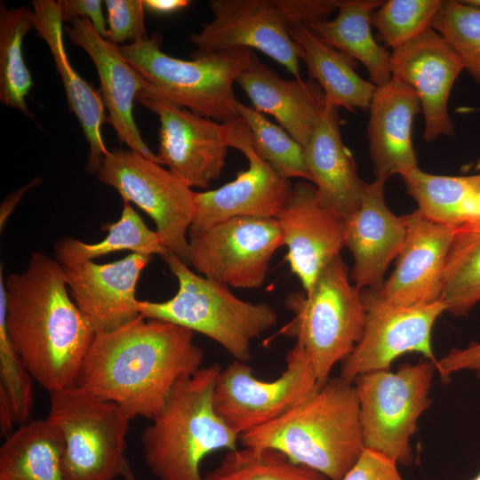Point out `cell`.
Returning a JSON list of instances; mask_svg holds the SVG:
<instances>
[{"label":"cell","mask_w":480,"mask_h":480,"mask_svg":"<svg viewBox=\"0 0 480 480\" xmlns=\"http://www.w3.org/2000/svg\"><path fill=\"white\" fill-rule=\"evenodd\" d=\"M193 338L188 329L140 315L96 334L76 385L116 404L132 420H150L177 381L203 367L204 352Z\"/></svg>","instance_id":"6da1fadb"},{"label":"cell","mask_w":480,"mask_h":480,"mask_svg":"<svg viewBox=\"0 0 480 480\" xmlns=\"http://www.w3.org/2000/svg\"><path fill=\"white\" fill-rule=\"evenodd\" d=\"M4 288L6 330L34 381L48 392L76 385L96 331L68 294L64 268L33 252Z\"/></svg>","instance_id":"7a4b0ae2"},{"label":"cell","mask_w":480,"mask_h":480,"mask_svg":"<svg viewBox=\"0 0 480 480\" xmlns=\"http://www.w3.org/2000/svg\"><path fill=\"white\" fill-rule=\"evenodd\" d=\"M244 447L268 448L330 480H340L365 449L356 388L330 378L276 420L239 436Z\"/></svg>","instance_id":"3957f363"},{"label":"cell","mask_w":480,"mask_h":480,"mask_svg":"<svg viewBox=\"0 0 480 480\" xmlns=\"http://www.w3.org/2000/svg\"><path fill=\"white\" fill-rule=\"evenodd\" d=\"M218 364L180 378L141 435L145 464L158 480H204L203 460L237 448L239 436L217 413Z\"/></svg>","instance_id":"277c9868"},{"label":"cell","mask_w":480,"mask_h":480,"mask_svg":"<svg viewBox=\"0 0 480 480\" xmlns=\"http://www.w3.org/2000/svg\"><path fill=\"white\" fill-rule=\"evenodd\" d=\"M162 259L178 280V292L165 301L139 300L140 315L204 334L235 360L247 363L252 340L276 324V312L266 303L243 300L227 285L194 273L170 251Z\"/></svg>","instance_id":"5b68a950"},{"label":"cell","mask_w":480,"mask_h":480,"mask_svg":"<svg viewBox=\"0 0 480 480\" xmlns=\"http://www.w3.org/2000/svg\"><path fill=\"white\" fill-rule=\"evenodd\" d=\"M161 45L160 35L154 32L119 47L126 60L154 86L157 97L220 123L239 118L234 84L251 61L250 49L196 51L188 60L166 54Z\"/></svg>","instance_id":"8992f818"},{"label":"cell","mask_w":480,"mask_h":480,"mask_svg":"<svg viewBox=\"0 0 480 480\" xmlns=\"http://www.w3.org/2000/svg\"><path fill=\"white\" fill-rule=\"evenodd\" d=\"M348 276L340 255L319 273L311 289L287 296L293 318L279 332L293 337L305 349L318 386L343 362L360 340L366 310L362 290Z\"/></svg>","instance_id":"52a82bcc"},{"label":"cell","mask_w":480,"mask_h":480,"mask_svg":"<svg viewBox=\"0 0 480 480\" xmlns=\"http://www.w3.org/2000/svg\"><path fill=\"white\" fill-rule=\"evenodd\" d=\"M208 5L212 20L190 37L196 51L254 48L296 78L303 52L291 28L326 20L337 11L335 0H211Z\"/></svg>","instance_id":"ba28073f"},{"label":"cell","mask_w":480,"mask_h":480,"mask_svg":"<svg viewBox=\"0 0 480 480\" xmlns=\"http://www.w3.org/2000/svg\"><path fill=\"white\" fill-rule=\"evenodd\" d=\"M47 417L62 437L66 480H115L126 465L131 417L78 385L49 392Z\"/></svg>","instance_id":"9c48e42d"},{"label":"cell","mask_w":480,"mask_h":480,"mask_svg":"<svg viewBox=\"0 0 480 480\" xmlns=\"http://www.w3.org/2000/svg\"><path fill=\"white\" fill-rule=\"evenodd\" d=\"M435 363L401 365L396 372L381 370L354 380L365 448L397 464L412 460L410 444L421 414L429 407Z\"/></svg>","instance_id":"30bf717a"},{"label":"cell","mask_w":480,"mask_h":480,"mask_svg":"<svg viewBox=\"0 0 480 480\" xmlns=\"http://www.w3.org/2000/svg\"><path fill=\"white\" fill-rule=\"evenodd\" d=\"M96 175L118 191L123 201L145 212L164 245L188 265L196 192L185 180L162 164L123 148L108 151Z\"/></svg>","instance_id":"8fae6325"},{"label":"cell","mask_w":480,"mask_h":480,"mask_svg":"<svg viewBox=\"0 0 480 480\" xmlns=\"http://www.w3.org/2000/svg\"><path fill=\"white\" fill-rule=\"evenodd\" d=\"M317 387L312 364L296 341L286 354L284 372L276 380H259L247 363L236 360L221 369L213 404L220 418L240 436L276 420Z\"/></svg>","instance_id":"7c38bea8"},{"label":"cell","mask_w":480,"mask_h":480,"mask_svg":"<svg viewBox=\"0 0 480 480\" xmlns=\"http://www.w3.org/2000/svg\"><path fill=\"white\" fill-rule=\"evenodd\" d=\"M284 240L274 218L237 217L188 234V266L228 287L255 289L264 283Z\"/></svg>","instance_id":"4fadbf2b"},{"label":"cell","mask_w":480,"mask_h":480,"mask_svg":"<svg viewBox=\"0 0 480 480\" xmlns=\"http://www.w3.org/2000/svg\"><path fill=\"white\" fill-rule=\"evenodd\" d=\"M362 297L366 310L364 332L342 362L341 378L353 383L360 375L388 370L407 353L421 354L436 364L431 335L436 319L446 311L441 300L403 307L384 301L376 291L362 290Z\"/></svg>","instance_id":"5bb4252c"},{"label":"cell","mask_w":480,"mask_h":480,"mask_svg":"<svg viewBox=\"0 0 480 480\" xmlns=\"http://www.w3.org/2000/svg\"><path fill=\"white\" fill-rule=\"evenodd\" d=\"M226 124L228 148L241 151L248 159L249 167L216 189L196 192L195 213L188 234L237 217L276 219L291 196L290 180L280 177L259 156L243 119L239 117Z\"/></svg>","instance_id":"9a60e30c"},{"label":"cell","mask_w":480,"mask_h":480,"mask_svg":"<svg viewBox=\"0 0 480 480\" xmlns=\"http://www.w3.org/2000/svg\"><path fill=\"white\" fill-rule=\"evenodd\" d=\"M136 101L159 119L156 155L160 164L167 165L190 188H208L226 164V123L198 116L155 93H142Z\"/></svg>","instance_id":"2e32d148"},{"label":"cell","mask_w":480,"mask_h":480,"mask_svg":"<svg viewBox=\"0 0 480 480\" xmlns=\"http://www.w3.org/2000/svg\"><path fill=\"white\" fill-rule=\"evenodd\" d=\"M276 220L287 249L286 260L307 292L345 247V218L321 198L314 184L302 181L292 186Z\"/></svg>","instance_id":"e0dca14e"},{"label":"cell","mask_w":480,"mask_h":480,"mask_svg":"<svg viewBox=\"0 0 480 480\" xmlns=\"http://www.w3.org/2000/svg\"><path fill=\"white\" fill-rule=\"evenodd\" d=\"M392 76L417 94L424 116L423 139L433 141L452 136L454 124L448 112L453 84L464 66L454 50L432 28L392 50Z\"/></svg>","instance_id":"ac0fdd59"},{"label":"cell","mask_w":480,"mask_h":480,"mask_svg":"<svg viewBox=\"0 0 480 480\" xmlns=\"http://www.w3.org/2000/svg\"><path fill=\"white\" fill-rule=\"evenodd\" d=\"M70 41L91 57L100 78V92L108 112V123L120 142L160 164L143 140L133 116V105L142 93H156L154 86L124 57L119 45L103 37L87 19H75L64 28Z\"/></svg>","instance_id":"d6986e66"},{"label":"cell","mask_w":480,"mask_h":480,"mask_svg":"<svg viewBox=\"0 0 480 480\" xmlns=\"http://www.w3.org/2000/svg\"><path fill=\"white\" fill-rule=\"evenodd\" d=\"M406 220V238L396 268L377 293L395 306L431 304L441 300L443 274L457 228L434 222L418 210Z\"/></svg>","instance_id":"ffe728a7"},{"label":"cell","mask_w":480,"mask_h":480,"mask_svg":"<svg viewBox=\"0 0 480 480\" xmlns=\"http://www.w3.org/2000/svg\"><path fill=\"white\" fill-rule=\"evenodd\" d=\"M386 180L365 183L360 207L345 220L344 244L354 259L350 279L360 290L381 289L388 267L406 238V215L397 216L388 207Z\"/></svg>","instance_id":"44dd1931"},{"label":"cell","mask_w":480,"mask_h":480,"mask_svg":"<svg viewBox=\"0 0 480 480\" xmlns=\"http://www.w3.org/2000/svg\"><path fill=\"white\" fill-rule=\"evenodd\" d=\"M150 256L132 252L110 263L87 261L64 268L69 294L97 333L140 316L136 286Z\"/></svg>","instance_id":"7402d4cb"},{"label":"cell","mask_w":480,"mask_h":480,"mask_svg":"<svg viewBox=\"0 0 480 480\" xmlns=\"http://www.w3.org/2000/svg\"><path fill=\"white\" fill-rule=\"evenodd\" d=\"M369 110V154L375 178L388 180L418 168L412 135L421 108L415 92L392 76L387 84L376 87Z\"/></svg>","instance_id":"603a6c76"},{"label":"cell","mask_w":480,"mask_h":480,"mask_svg":"<svg viewBox=\"0 0 480 480\" xmlns=\"http://www.w3.org/2000/svg\"><path fill=\"white\" fill-rule=\"evenodd\" d=\"M236 83L254 109L273 116L295 140L307 146L326 106L325 96L315 81L281 78L253 53Z\"/></svg>","instance_id":"cb8c5ba5"},{"label":"cell","mask_w":480,"mask_h":480,"mask_svg":"<svg viewBox=\"0 0 480 480\" xmlns=\"http://www.w3.org/2000/svg\"><path fill=\"white\" fill-rule=\"evenodd\" d=\"M33 28L46 43L62 80L69 109L76 115L89 145L87 170L97 173L108 150L101 127L108 122L100 91L95 90L75 70L64 44L62 15L58 1L32 2Z\"/></svg>","instance_id":"d4e9b609"},{"label":"cell","mask_w":480,"mask_h":480,"mask_svg":"<svg viewBox=\"0 0 480 480\" xmlns=\"http://www.w3.org/2000/svg\"><path fill=\"white\" fill-rule=\"evenodd\" d=\"M339 109L326 102L305 152L319 196L346 220L360 207L365 182L342 140Z\"/></svg>","instance_id":"484cf974"},{"label":"cell","mask_w":480,"mask_h":480,"mask_svg":"<svg viewBox=\"0 0 480 480\" xmlns=\"http://www.w3.org/2000/svg\"><path fill=\"white\" fill-rule=\"evenodd\" d=\"M383 3L378 0L336 1L337 15L307 26L330 46L360 61L377 87L392 78L391 53L373 37L372 13Z\"/></svg>","instance_id":"4316f807"},{"label":"cell","mask_w":480,"mask_h":480,"mask_svg":"<svg viewBox=\"0 0 480 480\" xmlns=\"http://www.w3.org/2000/svg\"><path fill=\"white\" fill-rule=\"evenodd\" d=\"M291 36L302 48L309 79L320 86L328 104L349 111L369 108L377 86L359 76L356 60L323 42L305 25L293 26Z\"/></svg>","instance_id":"83f0119b"},{"label":"cell","mask_w":480,"mask_h":480,"mask_svg":"<svg viewBox=\"0 0 480 480\" xmlns=\"http://www.w3.org/2000/svg\"><path fill=\"white\" fill-rule=\"evenodd\" d=\"M60 433L46 419L20 425L0 447V480H66Z\"/></svg>","instance_id":"f1b7e54d"},{"label":"cell","mask_w":480,"mask_h":480,"mask_svg":"<svg viewBox=\"0 0 480 480\" xmlns=\"http://www.w3.org/2000/svg\"><path fill=\"white\" fill-rule=\"evenodd\" d=\"M401 177L428 220L455 228L478 222V174L436 175L418 167Z\"/></svg>","instance_id":"f546056e"},{"label":"cell","mask_w":480,"mask_h":480,"mask_svg":"<svg viewBox=\"0 0 480 480\" xmlns=\"http://www.w3.org/2000/svg\"><path fill=\"white\" fill-rule=\"evenodd\" d=\"M120 219L104 224L107 236L95 244L67 237L54 244L55 260L64 268L93 261L108 253L129 250L147 256L157 254L163 257L169 250L164 245L156 231L151 230L131 204L123 201Z\"/></svg>","instance_id":"4dcf8cb0"},{"label":"cell","mask_w":480,"mask_h":480,"mask_svg":"<svg viewBox=\"0 0 480 480\" xmlns=\"http://www.w3.org/2000/svg\"><path fill=\"white\" fill-rule=\"evenodd\" d=\"M32 10L27 6L8 9L0 4V101L31 116L26 98L33 87L25 63L22 44L33 28Z\"/></svg>","instance_id":"1f68e13d"},{"label":"cell","mask_w":480,"mask_h":480,"mask_svg":"<svg viewBox=\"0 0 480 480\" xmlns=\"http://www.w3.org/2000/svg\"><path fill=\"white\" fill-rule=\"evenodd\" d=\"M441 300L457 316L468 315L480 302V222L457 228L443 274Z\"/></svg>","instance_id":"d6a6232c"},{"label":"cell","mask_w":480,"mask_h":480,"mask_svg":"<svg viewBox=\"0 0 480 480\" xmlns=\"http://www.w3.org/2000/svg\"><path fill=\"white\" fill-rule=\"evenodd\" d=\"M237 111L250 132L256 153L263 161L285 180L300 178L311 182L301 144L253 108L238 101Z\"/></svg>","instance_id":"836d02e7"},{"label":"cell","mask_w":480,"mask_h":480,"mask_svg":"<svg viewBox=\"0 0 480 480\" xmlns=\"http://www.w3.org/2000/svg\"><path fill=\"white\" fill-rule=\"evenodd\" d=\"M204 480H330L268 448L244 447L228 451Z\"/></svg>","instance_id":"e575fe53"},{"label":"cell","mask_w":480,"mask_h":480,"mask_svg":"<svg viewBox=\"0 0 480 480\" xmlns=\"http://www.w3.org/2000/svg\"><path fill=\"white\" fill-rule=\"evenodd\" d=\"M432 28L450 44L464 69L480 84V8L465 1H442Z\"/></svg>","instance_id":"d590c367"},{"label":"cell","mask_w":480,"mask_h":480,"mask_svg":"<svg viewBox=\"0 0 480 480\" xmlns=\"http://www.w3.org/2000/svg\"><path fill=\"white\" fill-rule=\"evenodd\" d=\"M439 0H388L372 13V25L384 44L395 50L432 28Z\"/></svg>","instance_id":"8d00e7d4"},{"label":"cell","mask_w":480,"mask_h":480,"mask_svg":"<svg viewBox=\"0 0 480 480\" xmlns=\"http://www.w3.org/2000/svg\"><path fill=\"white\" fill-rule=\"evenodd\" d=\"M0 269V388L12 402L16 422H28L33 409V378L15 350L6 330L5 288Z\"/></svg>","instance_id":"74e56055"},{"label":"cell","mask_w":480,"mask_h":480,"mask_svg":"<svg viewBox=\"0 0 480 480\" xmlns=\"http://www.w3.org/2000/svg\"><path fill=\"white\" fill-rule=\"evenodd\" d=\"M106 39L119 45L148 36L142 0H106Z\"/></svg>","instance_id":"f35d334b"},{"label":"cell","mask_w":480,"mask_h":480,"mask_svg":"<svg viewBox=\"0 0 480 480\" xmlns=\"http://www.w3.org/2000/svg\"><path fill=\"white\" fill-rule=\"evenodd\" d=\"M340 480H403L397 463L365 448L356 464Z\"/></svg>","instance_id":"ab89813d"},{"label":"cell","mask_w":480,"mask_h":480,"mask_svg":"<svg viewBox=\"0 0 480 480\" xmlns=\"http://www.w3.org/2000/svg\"><path fill=\"white\" fill-rule=\"evenodd\" d=\"M435 366L441 378L446 380L452 374L464 371L475 372L480 376V342L452 348L436 360Z\"/></svg>","instance_id":"60d3db41"},{"label":"cell","mask_w":480,"mask_h":480,"mask_svg":"<svg viewBox=\"0 0 480 480\" xmlns=\"http://www.w3.org/2000/svg\"><path fill=\"white\" fill-rule=\"evenodd\" d=\"M62 20L71 22L75 19L89 20L96 30L106 38L108 28L100 0H60L58 1Z\"/></svg>","instance_id":"b9f144b4"},{"label":"cell","mask_w":480,"mask_h":480,"mask_svg":"<svg viewBox=\"0 0 480 480\" xmlns=\"http://www.w3.org/2000/svg\"><path fill=\"white\" fill-rule=\"evenodd\" d=\"M17 424L14 410L6 392L0 388V429L5 437L13 432Z\"/></svg>","instance_id":"7bdbcfd3"},{"label":"cell","mask_w":480,"mask_h":480,"mask_svg":"<svg viewBox=\"0 0 480 480\" xmlns=\"http://www.w3.org/2000/svg\"><path fill=\"white\" fill-rule=\"evenodd\" d=\"M142 2L145 10L159 14L175 12L191 3L188 0H142Z\"/></svg>","instance_id":"ee69618b"},{"label":"cell","mask_w":480,"mask_h":480,"mask_svg":"<svg viewBox=\"0 0 480 480\" xmlns=\"http://www.w3.org/2000/svg\"><path fill=\"white\" fill-rule=\"evenodd\" d=\"M40 183V180L38 178L34 179L29 183H28L26 186L17 189L15 192H13L9 197H7L4 202L1 205V214H0V223L1 227L3 224H4L7 217L11 214L12 211L13 210L14 206L19 203L21 196L31 188L38 185Z\"/></svg>","instance_id":"f6af8a7d"},{"label":"cell","mask_w":480,"mask_h":480,"mask_svg":"<svg viewBox=\"0 0 480 480\" xmlns=\"http://www.w3.org/2000/svg\"><path fill=\"white\" fill-rule=\"evenodd\" d=\"M122 476L124 480H140L133 473L129 463L126 465Z\"/></svg>","instance_id":"bcb514c9"},{"label":"cell","mask_w":480,"mask_h":480,"mask_svg":"<svg viewBox=\"0 0 480 480\" xmlns=\"http://www.w3.org/2000/svg\"><path fill=\"white\" fill-rule=\"evenodd\" d=\"M467 4L480 8V0H464Z\"/></svg>","instance_id":"7dc6e473"},{"label":"cell","mask_w":480,"mask_h":480,"mask_svg":"<svg viewBox=\"0 0 480 480\" xmlns=\"http://www.w3.org/2000/svg\"><path fill=\"white\" fill-rule=\"evenodd\" d=\"M479 175V190H478V222H480V173Z\"/></svg>","instance_id":"c3c4849f"},{"label":"cell","mask_w":480,"mask_h":480,"mask_svg":"<svg viewBox=\"0 0 480 480\" xmlns=\"http://www.w3.org/2000/svg\"><path fill=\"white\" fill-rule=\"evenodd\" d=\"M472 480H480V472H479V474H478L475 478H473Z\"/></svg>","instance_id":"681fc988"},{"label":"cell","mask_w":480,"mask_h":480,"mask_svg":"<svg viewBox=\"0 0 480 480\" xmlns=\"http://www.w3.org/2000/svg\"><path fill=\"white\" fill-rule=\"evenodd\" d=\"M478 168L480 169V163H479V164H478Z\"/></svg>","instance_id":"f907efd6"}]
</instances>
